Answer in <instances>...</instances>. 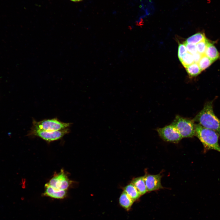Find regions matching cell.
Instances as JSON below:
<instances>
[{
    "mask_svg": "<svg viewBox=\"0 0 220 220\" xmlns=\"http://www.w3.org/2000/svg\"><path fill=\"white\" fill-rule=\"evenodd\" d=\"M202 127L213 130L220 134V119L215 115L213 108L212 102L209 101L193 120Z\"/></svg>",
    "mask_w": 220,
    "mask_h": 220,
    "instance_id": "6da1fadb",
    "label": "cell"
},
{
    "mask_svg": "<svg viewBox=\"0 0 220 220\" xmlns=\"http://www.w3.org/2000/svg\"><path fill=\"white\" fill-rule=\"evenodd\" d=\"M195 135L202 143L205 150H214L220 152L219 134L198 124H195Z\"/></svg>",
    "mask_w": 220,
    "mask_h": 220,
    "instance_id": "7a4b0ae2",
    "label": "cell"
},
{
    "mask_svg": "<svg viewBox=\"0 0 220 220\" xmlns=\"http://www.w3.org/2000/svg\"><path fill=\"white\" fill-rule=\"evenodd\" d=\"M32 129L45 131H53L68 128L71 123L61 122L57 118L44 119L39 121L34 120Z\"/></svg>",
    "mask_w": 220,
    "mask_h": 220,
    "instance_id": "3957f363",
    "label": "cell"
},
{
    "mask_svg": "<svg viewBox=\"0 0 220 220\" xmlns=\"http://www.w3.org/2000/svg\"><path fill=\"white\" fill-rule=\"evenodd\" d=\"M171 124L177 128L182 138H191L195 135L193 120L177 116Z\"/></svg>",
    "mask_w": 220,
    "mask_h": 220,
    "instance_id": "277c9868",
    "label": "cell"
},
{
    "mask_svg": "<svg viewBox=\"0 0 220 220\" xmlns=\"http://www.w3.org/2000/svg\"><path fill=\"white\" fill-rule=\"evenodd\" d=\"M69 132L68 128L53 131H45L32 128L29 134L39 137L46 141L51 142L61 139Z\"/></svg>",
    "mask_w": 220,
    "mask_h": 220,
    "instance_id": "5b68a950",
    "label": "cell"
},
{
    "mask_svg": "<svg viewBox=\"0 0 220 220\" xmlns=\"http://www.w3.org/2000/svg\"><path fill=\"white\" fill-rule=\"evenodd\" d=\"M157 130L160 137L166 141L177 143L182 138L177 128L171 124Z\"/></svg>",
    "mask_w": 220,
    "mask_h": 220,
    "instance_id": "8992f818",
    "label": "cell"
},
{
    "mask_svg": "<svg viewBox=\"0 0 220 220\" xmlns=\"http://www.w3.org/2000/svg\"><path fill=\"white\" fill-rule=\"evenodd\" d=\"M50 186L57 190H67L71 183L62 169L54 175L47 183Z\"/></svg>",
    "mask_w": 220,
    "mask_h": 220,
    "instance_id": "52a82bcc",
    "label": "cell"
},
{
    "mask_svg": "<svg viewBox=\"0 0 220 220\" xmlns=\"http://www.w3.org/2000/svg\"><path fill=\"white\" fill-rule=\"evenodd\" d=\"M144 176L147 192L155 191L163 188L161 183L162 176L160 174L155 175L146 174Z\"/></svg>",
    "mask_w": 220,
    "mask_h": 220,
    "instance_id": "ba28073f",
    "label": "cell"
},
{
    "mask_svg": "<svg viewBox=\"0 0 220 220\" xmlns=\"http://www.w3.org/2000/svg\"><path fill=\"white\" fill-rule=\"evenodd\" d=\"M44 196L57 199H63L66 197L67 190H57L50 186L47 183L45 185Z\"/></svg>",
    "mask_w": 220,
    "mask_h": 220,
    "instance_id": "9c48e42d",
    "label": "cell"
},
{
    "mask_svg": "<svg viewBox=\"0 0 220 220\" xmlns=\"http://www.w3.org/2000/svg\"><path fill=\"white\" fill-rule=\"evenodd\" d=\"M213 62L220 57V54L215 46L207 41V48L204 54Z\"/></svg>",
    "mask_w": 220,
    "mask_h": 220,
    "instance_id": "30bf717a",
    "label": "cell"
},
{
    "mask_svg": "<svg viewBox=\"0 0 220 220\" xmlns=\"http://www.w3.org/2000/svg\"><path fill=\"white\" fill-rule=\"evenodd\" d=\"M132 183L136 187L141 195L145 194L147 192L144 176H140L133 179Z\"/></svg>",
    "mask_w": 220,
    "mask_h": 220,
    "instance_id": "8fae6325",
    "label": "cell"
},
{
    "mask_svg": "<svg viewBox=\"0 0 220 220\" xmlns=\"http://www.w3.org/2000/svg\"><path fill=\"white\" fill-rule=\"evenodd\" d=\"M134 201L124 191L120 195L119 199L120 205L127 211L130 209Z\"/></svg>",
    "mask_w": 220,
    "mask_h": 220,
    "instance_id": "7c38bea8",
    "label": "cell"
},
{
    "mask_svg": "<svg viewBox=\"0 0 220 220\" xmlns=\"http://www.w3.org/2000/svg\"><path fill=\"white\" fill-rule=\"evenodd\" d=\"M124 191L134 201L138 199L141 196L136 187L132 183L126 185L124 188Z\"/></svg>",
    "mask_w": 220,
    "mask_h": 220,
    "instance_id": "4fadbf2b",
    "label": "cell"
},
{
    "mask_svg": "<svg viewBox=\"0 0 220 220\" xmlns=\"http://www.w3.org/2000/svg\"><path fill=\"white\" fill-rule=\"evenodd\" d=\"M206 39L204 33L198 32L189 37L185 42L188 44L196 45Z\"/></svg>",
    "mask_w": 220,
    "mask_h": 220,
    "instance_id": "5bb4252c",
    "label": "cell"
},
{
    "mask_svg": "<svg viewBox=\"0 0 220 220\" xmlns=\"http://www.w3.org/2000/svg\"><path fill=\"white\" fill-rule=\"evenodd\" d=\"M185 68L190 78L197 76L202 71L198 64L195 63H193Z\"/></svg>",
    "mask_w": 220,
    "mask_h": 220,
    "instance_id": "9a60e30c",
    "label": "cell"
},
{
    "mask_svg": "<svg viewBox=\"0 0 220 220\" xmlns=\"http://www.w3.org/2000/svg\"><path fill=\"white\" fill-rule=\"evenodd\" d=\"M213 62L212 61L204 54L202 55L198 64L202 71L209 67Z\"/></svg>",
    "mask_w": 220,
    "mask_h": 220,
    "instance_id": "2e32d148",
    "label": "cell"
},
{
    "mask_svg": "<svg viewBox=\"0 0 220 220\" xmlns=\"http://www.w3.org/2000/svg\"><path fill=\"white\" fill-rule=\"evenodd\" d=\"M180 61L184 67L186 68L194 62L193 55L189 52L187 53Z\"/></svg>",
    "mask_w": 220,
    "mask_h": 220,
    "instance_id": "e0dca14e",
    "label": "cell"
},
{
    "mask_svg": "<svg viewBox=\"0 0 220 220\" xmlns=\"http://www.w3.org/2000/svg\"><path fill=\"white\" fill-rule=\"evenodd\" d=\"M207 39H206L197 44L196 47L197 52L202 55L204 54L207 48Z\"/></svg>",
    "mask_w": 220,
    "mask_h": 220,
    "instance_id": "ac0fdd59",
    "label": "cell"
},
{
    "mask_svg": "<svg viewBox=\"0 0 220 220\" xmlns=\"http://www.w3.org/2000/svg\"><path fill=\"white\" fill-rule=\"evenodd\" d=\"M187 50L184 44L179 43L178 48V56L180 61L187 53Z\"/></svg>",
    "mask_w": 220,
    "mask_h": 220,
    "instance_id": "d6986e66",
    "label": "cell"
},
{
    "mask_svg": "<svg viewBox=\"0 0 220 220\" xmlns=\"http://www.w3.org/2000/svg\"><path fill=\"white\" fill-rule=\"evenodd\" d=\"M184 44L189 53L193 55L197 52L196 45L188 44L185 42H184Z\"/></svg>",
    "mask_w": 220,
    "mask_h": 220,
    "instance_id": "ffe728a7",
    "label": "cell"
},
{
    "mask_svg": "<svg viewBox=\"0 0 220 220\" xmlns=\"http://www.w3.org/2000/svg\"><path fill=\"white\" fill-rule=\"evenodd\" d=\"M155 10L154 2L151 0L145 10L146 12L147 15H151L154 13Z\"/></svg>",
    "mask_w": 220,
    "mask_h": 220,
    "instance_id": "44dd1931",
    "label": "cell"
},
{
    "mask_svg": "<svg viewBox=\"0 0 220 220\" xmlns=\"http://www.w3.org/2000/svg\"><path fill=\"white\" fill-rule=\"evenodd\" d=\"M202 55L197 52L193 54L194 63L198 64L201 58Z\"/></svg>",
    "mask_w": 220,
    "mask_h": 220,
    "instance_id": "7402d4cb",
    "label": "cell"
},
{
    "mask_svg": "<svg viewBox=\"0 0 220 220\" xmlns=\"http://www.w3.org/2000/svg\"><path fill=\"white\" fill-rule=\"evenodd\" d=\"M73 2H79L81 1L82 0H70Z\"/></svg>",
    "mask_w": 220,
    "mask_h": 220,
    "instance_id": "603a6c76",
    "label": "cell"
}]
</instances>
